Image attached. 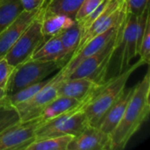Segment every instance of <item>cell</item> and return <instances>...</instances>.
I'll use <instances>...</instances> for the list:
<instances>
[{
	"label": "cell",
	"mask_w": 150,
	"mask_h": 150,
	"mask_svg": "<svg viewBox=\"0 0 150 150\" xmlns=\"http://www.w3.org/2000/svg\"><path fill=\"white\" fill-rule=\"evenodd\" d=\"M46 2H47V1H46Z\"/></svg>",
	"instance_id": "obj_31"
},
{
	"label": "cell",
	"mask_w": 150,
	"mask_h": 150,
	"mask_svg": "<svg viewBox=\"0 0 150 150\" xmlns=\"http://www.w3.org/2000/svg\"><path fill=\"white\" fill-rule=\"evenodd\" d=\"M40 117L10 126L0 134V150H25L35 141V132L40 124Z\"/></svg>",
	"instance_id": "obj_8"
},
{
	"label": "cell",
	"mask_w": 150,
	"mask_h": 150,
	"mask_svg": "<svg viewBox=\"0 0 150 150\" xmlns=\"http://www.w3.org/2000/svg\"><path fill=\"white\" fill-rule=\"evenodd\" d=\"M73 137V135L65 134L35 140L25 150H67L68 145Z\"/></svg>",
	"instance_id": "obj_19"
},
{
	"label": "cell",
	"mask_w": 150,
	"mask_h": 150,
	"mask_svg": "<svg viewBox=\"0 0 150 150\" xmlns=\"http://www.w3.org/2000/svg\"><path fill=\"white\" fill-rule=\"evenodd\" d=\"M14 68L4 57H0V88L5 91Z\"/></svg>",
	"instance_id": "obj_26"
},
{
	"label": "cell",
	"mask_w": 150,
	"mask_h": 150,
	"mask_svg": "<svg viewBox=\"0 0 150 150\" xmlns=\"http://www.w3.org/2000/svg\"><path fill=\"white\" fill-rule=\"evenodd\" d=\"M23 11L20 0H0V33Z\"/></svg>",
	"instance_id": "obj_20"
},
{
	"label": "cell",
	"mask_w": 150,
	"mask_h": 150,
	"mask_svg": "<svg viewBox=\"0 0 150 150\" xmlns=\"http://www.w3.org/2000/svg\"><path fill=\"white\" fill-rule=\"evenodd\" d=\"M124 21L125 18L121 22L117 33L103 48L83 60L66 78L90 77L98 83L103 84L105 82L106 73L112 58L120 47Z\"/></svg>",
	"instance_id": "obj_3"
},
{
	"label": "cell",
	"mask_w": 150,
	"mask_h": 150,
	"mask_svg": "<svg viewBox=\"0 0 150 150\" xmlns=\"http://www.w3.org/2000/svg\"><path fill=\"white\" fill-rule=\"evenodd\" d=\"M137 23L138 16L127 12L122 30L121 40L119 47V48H121L119 73H122L127 69L131 65L132 60L138 55Z\"/></svg>",
	"instance_id": "obj_9"
},
{
	"label": "cell",
	"mask_w": 150,
	"mask_h": 150,
	"mask_svg": "<svg viewBox=\"0 0 150 150\" xmlns=\"http://www.w3.org/2000/svg\"><path fill=\"white\" fill-rule=\"evenodd\" d=\"M60 69L58 62H45L30 58L14 68L6 88V95L43 81L54 71Z\"/></svg>",
	"instance_id": "obj_5"
},
{
	"label": "cell",
	"mask_w": 150,
	"mask_h": 150,
	"mask_svg": "<svg viewBox=\"0 0 150 150\" xmlns=\"http://www.w3.org/2000/svg\"><path fill=\"white\" fill-rule=\"evenodd\" d=\"M109 0H104L94 11H92L90 14H88L86 17H84L83 19H81L80 21H76L77 24L79 25L80 28L82 29L83 31V33L91 25V24L94 22V20L102 13V11L105 10L107 3H108Z\"/></svg>",
	"instance_id": "obj_25"
},
{
	"label": "cell",
	"mask_w": 150,
	"mask_h": 150,
	"mask_svg": "<svg viewBox=\"0 0 150 150\" xmlns=\"http://www.w3.org/2000/svg\"><path fill=\"white\" fill-rule=\"evenodd\" d=\"M143 64L144 62L139 60L136 63L130 65V67L122 73H119V75L105 80V82L101 84L91 99L84 106V112L91 126L98 127L108 109L125 90L130 76Z\"/></svg>",
	"instance_id": "obj_2"
},
{
	"label": "cell",
	"mask_w": 150,
	"mask_h": 150,
	"mask_svg": "<svg viewBox=\"0 0 150 150\" xmlns=\"http://www.w3.org/2000/svg\"><path fill=\"white\" fill-rule=\"evenodd\" d=\"M43 8L35 11H23L1 33H0V57H4L7 52L41 12Z\"/></svg>",
	"instance_id": "obj_10"
},
{
	"label": "cell",
	"mask_w": 150,
	"mask_h": 150,
	"mask_svg": "<svg viewBox=\"0 0 150 150\" xmlns=\"http://www.w3.org/2000/svg\"><path fill=\"white\" fill-rule=\"evenodd\" d=\"M42 11L43 9L4 55L9 63L14 67L29 60L37 47L44 41L45 39L41 32Z\"/></svg>",
	"instance_id": "obj_6"
},
{
	"label": "cell",
	"mask_w": 150,
	"mask_h": 150,
	"mask_svg": "<svg viewBox=\"0 0 150 150\" xmlns=\"http://www.w3.org/2000/svg\"><path fill=\"white\" fill-rule=\"evenodd\" d=\"M103 1L104 0H83L76 13V21H80L81 19H83L92 11H94Z\"/></svg>",
	"instance_id": "obj_27"
},
{
	"label": "cell",
	"mask_w": 150,
	"mask_h": 150,
	"mask_svg": "<svg viewBox=\"0 0 150 150\" xmlns=\"http://www.w3.org/2000/svg\"><path fill=\"white\" fill-rule=\"evenodd\" d=\"M134 89V86L129 89L125 88V90L122 91L119 98L108 109L98 127H99L102 131L108 134H112V132L115 129V127L118 126L120 120L122 119L127 105L133 94Z\"/></svg>",
	"instance_id": "obj_14"
},
{
	"label": "cell",
	"mask_w": 150,
	"mask_h": 150,
	"mask_svg": "<svg viewBox=\"0 0 150 150\" xmlns=\"http://www.w3.org/2000/svg\"><path fill=\"white\" fill-rule=\"evenodd\" d=\"M48 80L49 79L43 80L39 83L31 84V85L26 86L12 94L5 95L4 98L11 105L15 106V105H17L20 103H23V102L30 99L31 98H33L37 92H39L45 86V84L48 82Z\"/></svg>",
	"instance_id": "obj_21"
},
{
	"label": "cell",
	"mask_w": 150,
	"mask_h": 150,
	"mask_svg": "<svg viewBox=\"0 0 150 150\" xmlns=\"http://www.w3.org/2000/svg\"><path fill=\"white\" fill-rule=\"evenodd\" d=\"M4 97L0 99V134L10 126L20 120L16 108Z\"/></svg>",
	"instance_id": "obj_23"
},
{
	"label": "cell",
	"mask_w": 150,
	"mask_h": 150,
	"mask_svg": "<svg viewBox=\"0 0 150 150\" xmlns=\"http://www.w3.org/2000/svg\"><path fill=\"white\" fill-rule=\"evenodd\" d=\"M127 12L139 16L149 6V0H125Z\"/></svg>",
	"instance_id": "obj_28"
},
{
	"label": "cell",
	"mask_w": 150,
	"mask_h": 150,
	"mask_svg": "<svg viewBox=\"0 0 150 150\" xmlns=\"http://www.w3.org/2000/svg\"><path fill=\"white\" fill-rule=\"evenodd\" d=\"M5 95H6V91L4 90H3V89L0 88V99H2Z\"/></svg>",
	"instance_id": "obj_30"
},
{
	"label": "cell",
	"mask_w": 150,
	"mask_h": 150,
	"mask_svg": "<svg viewBox=\"0 0 150 150\" xmlns=\"http://www.w3.org/2000/svg\"><path fill=\"white\" fill-rule=\"evenodd\" d=\"M92 96L86 98L85 99H83V100H78L73 98H69V97L57 96L54 100H52L44 108V110L40 113V117L41 119V121L51 120L54 117H57L73 109L86 105L88 102L91 99Z\"/></svg>",
	"instance_id": "obj_16"
},
{
	"label": "cell",
	"mask_w": 150,
	"mask_h": 150,
	"mask_svg": "<svg viewBox=\"0 0 150 150\" xmlns=\"http://www.w3.org/2000/svg\"><path fill=\"white\" fill-rule=\"evenodd\" d=\"M75 22V18L69 15L51 11L44 7L41 13V32L44 39L62 33L72 26Z\"/></svg>",
	"instance_id": "obj_15"
},
{
	"label": "cell",
	"mask_w": 150,
	"mask_h": 150,
	"mask_svg": "<svg viewBox=\"0 0 150 150\" xmlns=\"http://www.w3.org/2000/svg\"><path fill=\"white\" fill-rule=\"evenodd\" d=\"M63 78L65 76L60 69L59 72L49 78L45 86L33 98L15 105L20 120L25 121L40 117L44 108L58 96V86Z\"/></svg>",
	"instance_id": "obj_7"
},
{
	"label": "cell",
	"mask_w": 150,
	"mask_h": 150,
	"mask_svg": "<svg viewBox=\"0 0 150 150\" xmlns=\"http://www.w3.org/2000/svg\"><path fill=\"white\" fill-rule=\"evenodd\" d=\"M138 54L140 55V60H142L144 64H149L150 62V19L148 21L145 28L144 34L139 47Z\"/></svg>",
	"instance_id": "obj_24"
},
{
	"label": "cell",
	"mask_w": 150,
	"mask_h": 150,
	"mask_svg": "<svg viewBox=\"0 0 150 150\" xmlns=\"http://www.w3.org/2000/svg\"><path fill=\"white\" fill-rule=\"evenodd\" d=\"M123 21V20H122ZM121 21V22H122ZM121 22L115 25L114 27L107 30L106 32L96 36L95 38H93L92 40H91L89 42H87L76 54H75L71 59L67 62V64L65 66H63L61 69L62 71V73L65 76V78L71 73V71L84 59H86L87 57L94 54L95 53L98 52L101 48H103L108 42L109 40L114 36V34L117 33Z\"/></svg>",
	"instance_id": "obj_12"
},
{
	"label": "cell",
	"mask_w": 150,
	"mask_h": 150,
	"mask_svg": "<svg viewBox=\"0 0 150 150\" xmlns=\"http://www.w3.org/2000/svg\"><path fill=\"white\" fill-rule=\"evenodd\" d=\"M60 34L45 39L34 51L31 58L45 62H58L62 69L61 61L62 59L63 51Z\"/></svg>",
	"instance_id": "obj_17"
},
{
	"label": "cell",
	"mask_w": 150,
	"mask_h": 150,
	"mask_svg": "<svg viewBox=\"0 0 150 150\" xmlns=\"http://www.w3.org/2000/svg\"><path fill=\"white\" fill-rule=\"evenodd\" d=\"M47 0H20L24 11H35L44 7Z\"/></svg>",
	"instance_id": "obj_29"
},
{
	"label": "cell",
	"mask_w": 150,
	"mask_h": 150,
	"mask_svg": "<svg viewBox=\"0 0 150 150\" xmlns=\"http://www.w3.org/2000/svg\"><path fill=\"white\" fill-rule=\"evenodd\" d=\"M100 86L90 77L63 78L58 86V96L83 100L92 96Z\"/></svg>",
	"instance_id": "obj_13"
},
{
	"label": "cell",
	"mask_w": 150,
	"mask_h": 150,
	"mask_svg": "<svg viewBox=\"0 0 150 150\" xmlns=\"http://www.w3.org/2000/svg\"><path fill=\"white\" fill-rule=\"evenodd\" d=\"M83 0H47L45 9L69 15L75 18L76 13Z\"/></svg>",
	"instance_id": "obj_22"
},
{
	"label": "cell",
	"mask_w": 150,
	"mask_h": 150,
	"mask_svg": "<svg viewBox=\"0 0 150 150\" xmlns=\"http://www.w3.org/2000/svg\"><path fill=\"white\" fill-rule=\"evenodd\" d=\"M149 96L150 74L148 70L142 80L134 85L122 119L110 134L112 150L124 149L143 123L149 120Z\"/></svg>",
	"instance_id": "obj_1"
},
{
	"label": "cell",
	"mask_w": 150,
	"mask_h": 150,
	"mask_svg": "<svg viewBox=\"0 0 150 150\" xmlns=\"http://www.w3.org/2000/svg\"><path fill=\"white\" fill-rule=\"evenodd\" d=\"M67 150H112L110 134L98 127L90 125L73 137Z\"/></svg>",
	"instance_id": "obj_11"
},
{
	"label": "cell",
	"mask_w": 150,
	"mask_h": 150,
	"mask_svg": "<svg viewBox=\"0 0 150 150\" xmlns=\"http://www.w3.org/2000/svg\"><path fill=\"white\" fill-rule=\"evenodd\" d=\"M82 34H83V31L76 21L72 26L66 29L60 34L62 45V51H63L62 59L61 61L62 68L65 66L67 62L73 56L74 53L76 52L78 47Z\"/></svg>",
	"instance_id": "obj_18"
},
{
	"label": "cell",
	"mask_w": 150,
	"mask_h": 150,
	"mask_svg": "<svg viewBox=\"0 0 150 150\" xmlns=\"http://www.w3.org/2000/svg\"><path fill=\"white\" fill-rule=\"evenodd\" d=\"M84 106L73 109L51 120L41 121L36 129L35 140L65 134L78 135L90 126L84 112Z\"/></svg>",
	"instance_id": "obj_4"
}]
</instances>
